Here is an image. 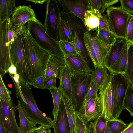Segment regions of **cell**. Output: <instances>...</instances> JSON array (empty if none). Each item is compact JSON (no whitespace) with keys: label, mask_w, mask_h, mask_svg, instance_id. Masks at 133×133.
Segmentation results:
<instances>
[{"label":"cell","mask_w":133,"mask_h":133,"mask_svg":"<svg viewBox=\"0 0 133 133\" xmlns=\"http://www.w3.org/2000/svg\"><path fill=\"white\" fill-rule=\"evenodd\" d=\"M10 76L13 82L16 97L28 118L48 129L53 128V121L38 108L30 85L19 81V75L17 73Z\"/></svg>","instance_id":"1"},{"label":"cell","mask_w":133,"mask_h":133,"mask_svg":"<svg viewBox=\"0 0 133 133\" xmlns=\"http://www.w3.org/2000/svg\"><path fill=\"white\" fill-rule=\"evenodd\" d=\"M23 42L27 69L32 83L44 76L51 55L39 46L28 31Z\"/></svg>","instance_id":"2"},{"label":"cell","mask_w":133,"mask_h":133,"mask_svg":"<svg viewBox=\"0 0 133 133\" xmlns=\"http://www.w3.org/2000/svg\"><path fill=\"white\" fill-rule=\"evenodd\" d=\"M26 26L32 38L40 47L51 55L57 56L65 62L59 41L55 40L48 35L43 24L30 21L28 22Z\"/></svg>","instance_id":"3"},{"label":"cell","mask_w":133,"mask_h":133,"mask_svg":"<svg viewBox=\"0 0 133 133\" xmlns=\"http://www.w3.org/2000/svg\"><path fill=\"white\" fill-rule=\"evenodd\" d=\"M111 32L117 38L126 40L127 27L132 14L120 7L111 6L106 9Z\"/></svg>","instance_id":"4"},{"label":"cell","mask_w":133,"mask_h":133,"mask_svg":"<svg viewBox=\"0 0 133 133\" xmlns=\"http://www.w3.org/2000/svg\"><path fill=\"white\" fill-rule=\"evenodd\" d=\"M25 37L20 36L12 43L10 49V63L16 68L17 73L19 76V81L30 85L31 82L27 69L23 42V39Z\"/></svg>","instance_id":"5"},{"label":"cell","mask_w":133,"mask_h":133,"mask_svg":"<svg viewBox=\"0 0 133 133\" xmlns=\"http://www.w3.org/2000/svg\"><path fill=\"white\" fill-rule=\"evenodd\" d=\"M99 90L98 95L102 111L101 116L107 121L118 119L119 116L116 110L113 88L110 79Z\"/></svg>","instance_id":"6"},{"label":"cell","mask_w":133,"mask_h":133,"mask_svg":"<svg viewBox=\"0 0 133 133\" xmlns=\"http://www.w3.org/2000/svg\"><path fill=\"white\" fill-rule=\"evenodd\" d=\"M92 79L91 74H72V102L77 113L82 107Z\"/></svg>","instance_id":"7"},{"label":"cell","mask_w":133,"mask_h":133,"mask_svg":"<svg viewBox=\"0 0 133 133\" xmlns=\"http://www.w3.org/2000/svg\"><path fill=\"white\" fill-rule=\"evenodd\" d=\"M45 2V16L43 26L50 37L59 41L58 29L61 18L59 3L56 0H46Z\"/></svg>","instance_id":"8"},{"label":"cell","mask_w":133,"mask_h":133,"mask_svg":"<svg viewBox=\"0 0 133 133\" xmlns=\"http://www.w3.org/2000/svg\"><path fill=\"white\" fill-rule=\"evenodd\" d=\"M110 79L113 90L116 110L119 116L124 109V103L128 88L130 85L125 75L110 72Z\"/></svg>","instance_id":"9"},{"label":"cell","mask_w":133,"mask_h":133,"mask_svg":"<svg viewBox=\"0 0 133 133\" xmlns=\"http://www.w3.org/2000/svg\"><path fill=\"white\" fill-rule=\"evenodd\" d=\"M0 117L6 129L10 133H21L15 118L17 105L12 100L7 102L0 99Z\"/></svg>","instance_id":"10"},{"label":"cell","mask_w":133,"mask_h":133,"mask_svg":"<svg viewBox=\"0 0 133 133\" xmlns=\"http://www.w3.org/2000/svg\"><path fill=\"white\" fill-rule=\"evenodd\" d=\"M10 20L9 18L0 25V70L6 74L10 65V47L8 36Z\"/></svg>","instance_id":"11"},{"label":"cell","mask_w":133,"mask_h":133,"mask_svg":"<svg viewBox=\"0 0 133 133\" xmlns=\"http://www.w3.org/2000/svg\"><path fill=\"white\" fill-rule=\"evenodd\" d=\"M11 26H21L25 25L29 21H33L38 23H42L36 17L34 11L31 6L19 5L10 18Z\"/></svg>","instance_id":"12"},{"label":"cell","mask_w":133,"mask_h":133,"mask_svg":"<svg viewBox=\"0 0 133 133\" xmlns=\"http://www.w3.org/2000/svg\"><path fill=\"white\" fill-rule=\"evenodd\" d=\"M63 12L73 14L80 18L84 22L85 12L90 10L87 0H59Z\"/></svg>","instance_id":"13"},{"label":"cell","mask_w":133,"mask_h":133,"mask_svg":"<svg viewBox=\"0 0 133 133\" xmlns=\"http://www.w3.org/2000/svg\"><path fill=\"white\" fill-rule=\"evenodd\" d=\"M65 62L72 74H91L94 71L88 64L78 54L64 55Z\"/></svg>","instance_id":"14"},{"label":"cell","mask_w":133,"mask_h":133,"mask_svg":"<svg viewBox=\"0 0 133 133\" xmlns=\"http://www.w3.org/2000/svg\"><path fill=\"white\" fill-rule=\"evenodd\" d=\"M98 95L93 97L87 103L81 117L89 122L97 119L101 114Z\"/></svg>","instance_id":"15"},{"label":"cell","mask_w":133,"mask_h":133,"mask_svg":"<svg viewBox=\"0 0 133 133\" xmlns=\"http://www.w3.org/2000/svg\"><path fill=\"white\" fill-rule=\"evenodd\" d=\"M61 14L62 18L70 28L74 38L75 32L83 35L87 31L84 22L80 18L73 14L62 11Z\"/></svg>","instance_id":"16"},{"label":"cell","mask_w":133,"mask_h":133,"mask_svg":"<svg viewBox=\"0 0 133 133\" xmlns=\"http://www.w3.org/2000/svg\"><path fill=\"white\" fill-rule=\"evenodd\" d=\"M71 77L72 74L66 65L62 68L60 71V83L58 88L62 94L72 101Z\"/></svg>","instance_id":"17"},{"label":"cell","mask_w":133,"mask_h":133,"mask_svg":"<svg viewBox=\"0 0 133 133\" xmlns=\"http://www.w3.org/2000/svg\"><path fill=\"white\" fill-rule=\"evenodd\" d=\"M53 126L54 133H70L66 109L62 97L57 119Z\"/></svg>","instance_id":"18"},{"label":"cell","mask_w":133,"mask_h":133,"mask_svg":"<svg viewBox=\"0 0 133 133\" xmlns=\"http://www.w3.org/2000/svg\"><path fill=\"white\" fill-rule=\"evenodd\" d=\"M126 41L124 39L117 40L115 43L110 47L104 65V66L108 70L120 57Z\"/></svg>","instance_id":"19"},{"label":"cell","mask_w":133,"mask_h":133,"mask_svg":"<svg viewBox=\"0 0 133 133\" xmlns=\"http://www.w3.org/2000/svg\"><path fill=\"white\" fill-rule=\"evenodd\" d=\"M66 65L63 60L57 56L51 55L48 61L44 77L59 78L61 69Z\"/></svg>","instance_id":"20"},{"label":"cell","mask_w":133,"mask_h":133,"mask_svg":"<svg viewBox=\"0 0 133 133\" xmlns=\"http://www.w3.org/2000/svg\"><path fill=\"white\" fill-rule=\"evenodd\" d=\"M102 14L96 9L87 10L84 16V24L87 31H95L97 33Z\"/></svg>","instance_id":"21"},{"label":"cell","mask_w":133,"mask_h":133,"mask_svg":"<svg viewBox=\"0 0 133 133\" xmlns=\"http://www.w3.org/2000/svg\"><path fill=\"white\" fill-rule=\"evenodd\" d=\"M92 42L99 66H104L110 47L104 43L96 35L92 37Z\"/></svg>","instance_id":"22"},{"label":"cell","mask_w":133,"mask_h":133,"mask_svg":"<svg viewBox=\"0 0 133 133\" xmlns=\"http://www.w3.org/2000/svg\"><path fill=\"white\" fill-rule=\"evenodd\" d=\"M62 99L66 109L70 133H77L76 122V111L72 102L62 94Z\"/></svg>","instance_id":"23"},{"label":"cell","mask_w":133,"mask_h":133,"mask_svg":"<svg viewBox=\"0 0 133 133\" xmlns=\"http://www.w3.org/2000/svg\"><path fill=\"white\" fill-rule=\"evenodd\" d=\"M129 43L126 42L120 57L112 66L109 70L110 72L124 74L128 65V49Z\"/></svg>","instance_id":"24"},{"label":"cell","mask_w":133,"mask_h":133,"mask_svg":"<svg viewBox=\"0 0 133 133\" xmlns=\"http://www.w3.org/2000/svg\"><path fill=\"white\" fill-rule=\"evenodd\" d=\"M17 105L19 119V128L21 133H27L31 130L37 128V123L30 120L22 109L18 99Z\"/></svg>","instance_id":"25"},{"label":"cell","mask_w":133,"mask_h":133,"mask_svg":"<svg viewBox=\"0 0 133 133\" xmlns=\"http://www.w3.org/2000/svg\"><path fill=\"white\" fill-rule=\"evenodd\" d=\"M14 0H0V23L10 18L16 9Z\"/></svg>","instance_id":"26"},{"label":"cell","mask_w":133,"mask_h":133,"mask_svg":"<svg viewBox=\"0 0 133 133\" xmlns=\"http://www.w3.org/2000/svg\"><path fill=\"white\" fill-rule=\"evenodd\" d=\"M108 70L105 67L99 66L95 68L94 71L91 74L92 79L99 89L110 80V74L108 72Z\"/></svg>","instance_id":"27"},{"label":"cell","mask_w":133,"mask_h":133,"mask_svg":"<svg viewBox=\"0 0 133 133\" xmlns=\"http://www.w3.org/2000/svg\"><path fill=\"white\" fill-rule=\"evenodd\" d=\"M78 54L89 65L91 64L90 58L87 53L83 39V35L75 32L73 41Z\"/></svg>","instance_id":"28"},{"label":"cell","mask_w":133,"mask_h":133,"mask_svg":"<svg viewBox=\"0 0 133 133\" xmlns=\"http://www.w3.org/2000/svg\"><path fill=\"white\" fill-rule=\"evenodd\" d=\"M92 37L91 34L87 31L83 35V39L87 53L95 68L99 66V65L93 46Z\"/></svg>","instance_id":"29"},{"label":"cell","mask_w":133,"mask_h":133,"mask_svg":"<svg viewBox=\"0 0 133 133\" xmlns=\"http://www.w3.org/2000/svg\"><path fill=\"white\" fill-rule=\"evenodd\" d=\"M28 32L25 25L21 26H11L10 22L8 36L10 48L12 43L19 36H26Z\"/></svg>","instance_id":"30"},{"label":"cell","mask_w":133,"mask_h":133,"mask_svg":"<svg viewBox=\"0 0 133 133\" xmlns=\"http://www.w3.org/2000/svg\"><path fill=\"white\" fill-rule=\"evenodd\" d=\"M48 90L51 94L53 99V109L52 113L53 116V121L54 124L56 122L57 119L62 93L57 87L52 88Z\"/></svg>","instance_id":"31"},{"label":"cell","mask_w":133,"mask_h":133,"mask_svg":"<svg viewBox=\"0 0 133 133\" xmlns=\"http://www.w3.org/2000/svg\"><path fill=\"white\" fill-rule=\"evenodd\" d=\"M58 37L59 41L73 42L74 37L70 29L62 18H61L58 27Z\"/></svg>","instance_id":"32"},{"label":"cell","mask_w":133,"mask_h":133,"mask_svg":"<svg viewBox=\"0 0 133 133\" xmlns=\"http://www.w3.org/2000/svg\"><path fill=\"white\" fill-rule=\"evenodd\" d=\"M99 88L92 79L89 84L87 94L84 98V101L81 108L77 114L79 116H81L87 103L94 96L98 95L97 92Z\"/></svg>","instance_id":"33"},{"label":"cell","mask_w":133,"mask_h":133,"mask_svg":"<svg viewBox=\"0 0 133 133\" xmlns=\"http://www.w3.org/2000/svg\"><path fill=\"white\" fill-rule=\"evenodd\" d=\"M130 86L133 85V48L129 45L128 49V65L124 74Z\"/></svg>","instance_id":"34"},{"label":"cell","mask_w":133,"mask_h":133,"mask_svg":"<svg viewBox=\"0 0 133 133\" xmlns=\"http://www.w3.org/2000/svg\"><path fill=\"white\" fill-rule=\"evenodd\" d=\"M104 43L111 47L116 41L117 38L111 32L102 29H98L96 35Z\"/></svg>","instance_id":"35"},{"label":"cell","mask_w":133,"mask_h":133,"mask_svg":"<svg viewBox=\"0 0 133 133\" xmlns=\"http://www.w3.org/2000/svg\"><path fill=\"white\" fill-rule=\"evenodd\" d=\"M129 124H125L120 119H114L107 120V125L112 133H121Z\"/></svg>","instance_id":"36"},{"label":"cell","mask_w":133,"mask_h":133,"mask_svg":"<svg viewBox=\"0 0 133 133\" xmlns=\"http://www.w3.org/2000/svg\"><path fill=\"white\" fill-rule=\"evenodd\" d=\"M107 121L100 115L96 119L90 122L89 124L96 133H104L107 126Z\"/></svg>","instance_id":"37"},{"label":"cell","mask_w":133,"mask_h":133,"mask_svg":"<svg viewBox=\"0 0 133 133\" xmlns=\"http://www.w3.org/2000/svg\"><path fill=\"white\" fill-rule=\"evenodd\" d=\"M60 49L64 55H77L78 54L75 45L73 43L60 40Z\"/></svg>","instance_id":"38"},{"label":"cell","mask_w":133,"mask_h":133,"mask_svg":"<svg viewBox=\"0 0 133 133\" xmlns=\"http://www.w3.org/2000/svg\"><path fill=\"white\" fill-rule=\"evenodd\" d=\"M124 108L133 117V90L129 85L127 92L125 98Z\"/></svg>","instance_id":"39"},{"label":"cell","mask_w":133,"mask_h":133,"mask_svg":"<svg viewBox=\"0 0 133 133\" xmlns=\"http://www.w3.org/2000/svg\"><path fill=\"white\" fill-rule=\"evenodd\" d=\"M76 122L77 133H90L89 122L76 114Z\"/></svg>","instance_id":"40"},{"label":"cell","mask_w":133,"mask_h":133,"mask_svg":"<svg viewBox=\"0 0 133 133\" xmlns=\"http://www.w3.org/2000/svg\"><path fill=\"white\" fill-rule=\"evenodd\" d=\"M0 99L6 101H11L10 92L3 80L2 78L0 76Z\"/></svg>","instance_id":"41"},{"label":"cell","mask_w":133,"mask_h":133,"mask_svg":"<svg viewBox=\"0 0 133 133\" xmlns=\"http://www.w3.org/2000/svg\"><path fill=\"white\" fill-rule=\"evenodd\" d=\"M120 7L127 12L133 14V0H120Z\"/></svg>","instance_id":"42"},{"label":"cell","mask_w":133,"mask_h":133,"mask_svg":"<svg viewBox=\"0 0 133 133\" xmlns=\"http://www.w3.org/2000/svg\"><path fill=\"white\" fill-rule=\"evenodd\" d=\"M102 29L111 32L106 14H102L100 18L98 29Z\"/></svg>","instance_id":"43"},{"label":"cell","mask_w":133,"mask_h":133,"mask_svg":"<svg viewBox=\"0 0 133 133\" xmlns=\"http://www.w3.org/2000/svg\"><path fill=\"white\" fill-rule=\"evenodd\" d=\"M119 1L118 0H101L100 13L103 14L107 8Z\"/></svg>","instance_id":"44"},{"label":"cell","mask_w":133,"mask_h":133,"mask_svg":"<svg viewBox=\"0 0 133 133\" xmlns=\"http://www.w3.org/2000/svg\"><path fill=\"white\" fill-rule=\"evenodd\" d=\"M57 78L52 77L49 78L45 77L44 81V89H49L53 87H56V80Z\"/></svg>","instance_id":"45"},{"label":"cell","mask_w":133,"mask_h":133,"mask_svg":"<svg viewBox=\"0 0 133 133\" xmlns=\"http://www.w3.org/2000/svg\"><path fill=\"white\" fill-rule=\"evenodd\" d=\"M133 32V15L131 16L127 29V36L126 41L129 42L132 36Z\"/></svg>","instance_id":"46"},{"label":"cell","mask_w":133,"mask_h":133,"mask_svg":"<svg viewBox=\"0 0 133 133\" xmlns=\"http://www.w3.org/2000/svg\"><path fill=\"white\" fill-rule=\"evenodd\" d=\"M87 1L90 9H96L100 12L101 0H87Z\"/></svg>","instance_id":"47"},{"label":"cell","mask_w":133,"mask_h":133,"mask_svg":"<svg viewBox=\"0 0 133 133\" xmlns=\"http://www.w3.org/2000/svg\"><path fill=\"white\" fill-rule=\"evenodd\" d=\"M44 76H42L39 78L37 80L31 83L30 85H31L34 88L44 89Z\"/></svg>","instance_id":"48"},{"label":"cell","mask_w":133,"mask_h":133,"mask_svg":"<svg viewBox=\"0 0 133 133\" xmlns=\"http://www.w3.org/2000/svg\"><path fill=\"white\" fill-rule=\"evenodd\" d=\"M133 132V121L129 124L127 127L121 133H132Z\"/></svg>","instance_id":"49"},{"label":"cell","mask_w":133,"mask_h":133,"mask_svg":"<svg viewBox=\"0 0 133 133\" xmlns=\"http://www.w3.org/2000/svg\"><path fill=\"white\" fill-rule=\"evenodd\" d=\"M39 133H52L51 129H48L45 127L41 125L37 128Z\"/></svg>","instance_id":"50"},{"label":"cell","mask_w":133,"mask_h":133,"mask_svg":"<svg viewBox=\"0 0 133 133\" xmlns=\"http://www.w3.org/2000/svg\"><path fill=\"white\" fill-rule=\"evenodd\" d=\"M9 74L14 75L17 73V69L16 66L12 63H10V65L8 70Z\"/></svg>","instance_id":"51"},{"label":"cell","mask_w":133,"mask_h":133,"mask_svg":"<svg viewBox=\"0 0 133 133\" xmlns=\"http://www.w3.org/2000/svg\"><path fill=\"white\" fill-rule=\"evenodd\" d=\"M0 133H10L6 129L2 118L0 117Z\"/></svg>","instance_id":"52"},{"label":"cell","mask_w":133,"mask_h":133,"mask_svg":"<svg viewBox=\"0 0 133 133\" xmlns=\"http://www.w3.org/2000/svg\"><path fill=\"white\" fill-rule=\"evenodd\" d=\"M27 1H30L36 3H39L41 4H43L45 2H46V0H26Z\"/></svg>","instance_id":"53"},{"label":"cell","mask_w":133,"mask_h":133,"mask_svg":"<svg viewBox=\"0 0 133 133\" xmlns=\"http://www.w3.org/2000/svg\"><path fill=\"white\" fill-rule=\"evenodd\" d=\"M104 133H112L107 126Z\"/></svg>","instance_id":"54"},{"label":"cell","mask_w":133,"mask_h":133,"mask_svg":"<svg viewBox=\"0 0 133 133\" xmlns=\"http://www.w3.org/2000/svg\"><path fill=\"white\" fill-rule=\"evenodd\" d=\"M89 127L90 133H96L94 129H93L92 127L90 125V124Z\"/></svg>","instance_id":"55"},{"label":"cell","mask_w":133,"mask_h":133,"mask_svg":"<svg viewBox=\"0 0 133 133\" xmlns=\"http://www.w3.org/2000/svg\"><path fill=\"white\" fill-rule=\"evenodd\" d=\"M129 44L130 45H133V32L132 36L130 42L129 43Z\"/></svg>","instance_id":"56"},{"label":"cell","mask_w":133,"mask_h":133,"mask_svg":"<svg viewBox=\"0 0 133 133\" xmlns=\"http://www.w3.org/2000/svg\"><path fill=\"white\" fill-rule=\"evenodd\" d=\"M36 129L32 130L27 133H33L34 131Z\"/></svg>","instance_id":"57"},{"label":"cell","mask_w":133,"mask_h":133,"mask_svg":"<svg viewBox=\"0 0 133 133\" xmlns=\"http://www.w3.org/2000/svg\"><path fill=\"white\" fill-rule=\"evenodd\" d=\"M33 133H39L37 129V128L36 129L34 132Z\"/></svg>","instance_id":"58"},{"label":"cell","mask_w":133,"mask_h":133,"mask_svg":"<svg viewBox=\"0 0 133 133\" xmlns=\"http://www.w3.org/2000/svg\"><path fill=\"white\" fill-rule=\"evenodd\" d=\"M131 86V87L132 88V89L133 90V85H132V86Z\"/></svg>","instance_id":"59"},{"label":"cell","mask_w":133,"mask_h":133,"mask_svg":"<svg viewBox=\"0 0 133 133\" xmlns=\"http://www.w3.org/2000/svg\"><path fill=\"white\" fill-rule=\"evenodd\" d=\"M131 46L133 48V45H131Z\"/></svg>","instance_id":"60"},{"label":"cell","mask_w":133,"mask_h":133,"mask_svg":"<svg viewBox=\"0 0 133 133\" xmlns=\"http://www.w3.org/2000/svg\"><path fill=\"white\" fill-rule=\"evenodd\" d=\"M132 133H133V132Z\"/></svg>","instance_id":"61"}]
</instances>
